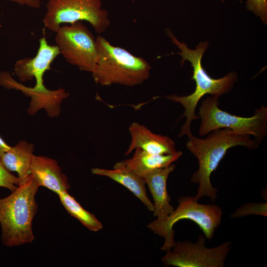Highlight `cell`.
<instances>
[{"mask_svg":"<svg viewBox=\"0 0 267 267\" xmlns=\"http://www.w3.org/2000/svg\"><path fill=\"white\" fill-rule=\"evenodd\" d=\"M205 138L193 134L189 136L185 146L187 150L198 160L199 167L193 174L190 180L198 184L194 197L199 200L206 196L214 201L217 189L211 184L212 173L218 167L227 151L236 146L255 149L259 144L250 135L234 132L227 128L219 129L212 132Z\"/></svg>","mask_w":267,"mask_h":267,"instance_id":"6da1fadb","label":"cell"},{"mask_svg":"<svg viewBox=\"0 0 267 267\" xmlns=\"http://www.w3.org/2000/svg\"><path fill=\"white\" fill-rule=\"evenodd\" d=\"M166 34L180 50L178 52L182 57L180 65L182 66L185 60H188L193 67L192 79L194 80L196 84L193 92L186 96L176 94L166 96L167 99L179 103L184 108V113L180 118L185 117L186 120L178 136L181 137L187 135L189 137L192 134L191 131L192 121L199 119L195 113V110L200 100L207 94L220 97L228 93L237 82L238 75L235 72L232 71L222 78H212L203 68L201 63L202 56L209 45L208 42H200L194 49H192L184 43L178 40L170 30H167Z\"/></svg>","mask_w":267,"mask_h":267,"instance_id":"7a4b0ae2","label":"cell"},{"mask_svg":"<svg viewBox=\"0 0 267 267\" xmlns=\"http://www.w3.org/2000/svg\"><path fill=\"white\" fill-rule=\"evenodd\" d=\"M38 187L30 174L10 195L0 199L1 240L5 246H19L34 241L32 221L38 208L35 200Z\"/></svg>","mask_w":267,"mask_h":267,"instance_id":"3957f363","label":"cell"},{"mask_svg":"<svg viewBox=\"0 0 267 267\" xmlns=\"http://www.w3.org/2000/svg\"><path fill=\"white\" fill-rule=\"evenodd\" d=\"M95 42L97 58L91 73L96 84L134 87L149 78L151 66L144 58L112 45L101 35L95 38Z\"/></svg>","mask_w":267,"mask_h":267,"instance_id":"277c9868","label":"cell"},{"mask_svg":"<svg viewBox=\"0 0 267 267\" xmlns=\"http://www.w3.org/2000/svg\"><path fill=\"white\" fill-rule=\"evenodd\" d=\"M178 201L177 208L166 219L155 220L147 225L155 234L164 237V243L161 248L164 251L170 250L175 244L173 226L178 221L186 219L195 222L208 239L213 238L221 222L222 211L219 206L200 204L191 196H181Z\"/></svg>","mask_w":267,"mask_h":267,"instance_id":"5b68a950","label":"cell"},{"mask_svg":"<svg viewBox=\"0 0 267 267\" xmlns=\"http://www.w3.org/2000/svg\"><path fill=\"white\" fill-rule=\"evenodd\" d=\"M219 97L209 96L203 99L199 108L201 119L199 134L204 136L213 131L223 128L252 135L261 144L267 134V107L263 104L253 116L243 117L232 115L219 108Z\"/></svg>","mask_w":267,"mask_h":267,"instance_id":"8992f818","label":"cell"},{"mask_svg":"<svg viewBox=\"0 0 267 267\" xmlns=\"http://www.w3.org/2000/svg\"><path fill=\"white\" fill-rule=\"evenodd\" d=\"M43 19L45 28L56 32L63 23L86 21L98 34L110 25L106 10L101 0H48Z\"/></svg>","mask_w":267,"mask_h":267,"instance_id":"52a82bcc","label":"cell"},{"mask_svg":"<svg viewBox=\"0 0 267 267\" xmlns=\"http://www.w3.org/2000/svg\"><path fill=\"white\" fill-rule=\"evenodd\" d=\"M70 24L61 26L55 32L56 45L67 62L91 72L97 58L95 39L83 21Z\"/></svg>","mask_w":267,"mask_h":267,"instance_id":"ba28073f","label":"cell"},{"mask_svg":"<svg viewBox=\"0 0 267 267\" xmlns=\"http://www.w3.org/2000/svg\"><path fill=\"white\" fill-rule=\"evenodd\" d=\"M206 237L199 235L196 243L178 241L161 259L165 266L178 267H222L231 248L226 241L213 248L205 246Z\"/></svg>","mask_w":267,"mask_h":267,"instance_id":"9c48e42d","label":"cell"},{"mask_svg":"<svg viewBox=\"0 0 267 267\" xmlns=\"http://www.w3.org/2000/svg\"><path fill=\"white\" fill-rule=\"evenodd\" d=\"M0 85L8 89L21 91L24 94L32 97L28 109L30 115H34L41 108L46 110L50 118L59 115L60 104L64 98L69 95L65 89L60 88L56 90H49L46 88L37 89L29 88L18 83L7 72H0Z\"/></svg>","mask_w":267,"mask_h":267,"instance_id":"30bf717a","label":"cell"},{"mask_svg":"<svg viewBox=\"0 0 267 267\" xmlns=\"http://www.w3.org/2000/svg\"><path fill=\"white\" fill-rule=\"evenodd\" d=\"M59 54L58 47L48 44L45 38L43 37L40 40L36 55L32 58L25 57L17 60L14 64V73L21 82L31 81L34 78L36 83L34 88L44 89V74L50 69L51 63Z\"/></svg>","mask_w":267,"mask_h":267,"instance_id":"8fae6325","label":"cell"},{"mask_svg":"<svg viewBox=\"0 0 267 267\" xmlns=\"http://www.w3.org/2000/svg\"><path fill=\"white\" fill-rule=\"evenodd\" d=\"M131 142L125 153L128 155L136 148L148 153L169 155L177 152L175 141L170 137L152 133L145 126L133 122L129 128Z\"/></svg>","mask_w":267,"mask_h":267,"instance_id":"7c38bea8","label":"cell"},{"mask_svg":"<svg viewBox=\"0 0 267 267\" xmlns=\"http://www.w3.org/2000/svg\"><path fill=\"white\" fill-rule=\"evenodd\" d=\"M30 172L39 187H46L57 195L70 188L67 177L53 159L34 155Z\"/></svg>","mask_w":267,"mask_h":267,"instance_id":"4fadbf2b","label":"cell"},{"mask_svg":"<svg viewBox=\"0 0 267 267\" xmlns=\"http://www.w3.org/2000/svg\"><path fill=\"white\" fill-rule=\"evenodd\" d=\"M176 166L172 164L167 167L154 170L143 177L145 183L154 200V216L157 220L162 221L174 210L171 205V197L168 195L167 181L170 173Z\"/></svg>","mask_w":267,"mask_h":267,"instance_id":"5bb4252c","label":"cell"},{"mask_svg":"<svg viewBox=\"0 0 267 267\" xmlns=\"http://www.w3.org/2000/svg\"><path fill=\"white\" fill-rule=\"evenodd\" d=\"M93 174L105 176L121 184L130 190L147 208L154 212V206L146 194L145 182L143 177L128 170L121 162H117L113 170L101 168L91 169Z\"/></svg>","mask_w":267,"mask_h":267,"instance_id":"9a60e30c","label":"cell"},{"mask_svg":"<svg viewBox=\"0 0 267 267\" xmlns=\"http://www.w3.org/2000/svg\"><path fill=\"white\" fill-rule=\"evenodd\" d=\"M182 155V152L180 151L173 154L160 155L136 148L132 158L121 162L129 171L143 177L154 170L168 167Z\"/></svg>","mask_w":267,"mask_h":267,"instance_id":"2e32d148","label":"cell"},{"mask_svg":"<svg viewBox=\"0 0 267 267\" xmlns=\"http://www.w3.org/2000/svg\"><path fill=\"white\" fill-rule=\"evenodd\" d=\"M34 150L33 144L21 140L0 156V162L9 172H17L20 183L23 182L30 174Z\"/></svg>","mask_w":267,"mask_h":267,"instance_id":"e0dca14e","label":"cell"},{"mask_svg":"<svg viewBox=\"0 0 267 267\" xmlns=\"http://www.w3.org/2000/svg\"><path fill=\"white\" fill-rule=\"evenodd\" d=\"M58 195L61 204L68 213L80 221L88 229L96 232L102 229V223L95 216L84 209L67 191L62 192Z\"/></svg>","mask_w":267,"mask_h":267,"instance_id":"ac0fdd59","label":"cell"},{"mask_svg":"<svg viewBox=\"0 0 267 267\" xmlns=\"http://www.w3.org/2000/svg\"><path fill=\"white\" fill-rule=\"evenodd\" d=\"M251 215L267 216V203H248L243 205L230 215L231 218H237Z\"/></svg>","mask_w":267,"mask_h":267,"instance_id":"d6986e66","label":"cell"},{"mask_svg":"<svg viewBox=\"0 0 267 267\" xmlns=\"http://www.w3.org/2000/svg\"><path fill=\"white\" fill-rule=\"evenodd\" d=\"M247 9L253 12L260 17L265 24L267 23V0H247Z\"/></svg>","mask_w":267,"mask_h":267,"instance_id":"ffe728a7","label":"cell"},{"mask_svg":"<svg viewBox=\"0 0 267 267\" xmlns=\"http://www.w3.org/2000/svg\"><path fill=\"white\" fill-rule=\"evenodd\" d=\"M20 183L18 177L7 171L0 162V187H3L14 191Z\"/></svg>","mask_w":267,"mask_h":267,"instance_id":"44dd1931","label":"cell"},{"mask_svg":"<svg viewBox=\"0 0 267 267\" xmlns=\"http://www.w3.org/2000/svg\"><path fill=\"white\" fill-rule=\"evenodd\" d=\"M21 5H27L33 8H39L41 5L40 0H10Z\"/></svg>","mask_w":267,"mask_h":267,"instance_id":"7402d4cb","label":"cell"},{"mask_svg":"<svg viewBox=\"0 0 267 267\" xmlns=\"http://www.w3.org/2000/svg\"><path fill=\"white\" fill-rule=\"evenodd\" d=\"M11 147L0 136V156L4 152L9 150Z\"/></svg>","mask_w":267,"mask_h":267,"instance_id":"603a6c76","label":"cell"},{"mask_svg":"<svg viewBox=\"0 0 267 267\" xmlns=\"http://www.w3.org/2000/svg\"><path fill=\"white\" fill-rule=\"evenodd\" d=\"M221 0L223 1V0Z\"/></svg>","mask_w":267,"mask_h":267,"instance_id":"cb8c5ba5","label":"cell"}]
</instances>
